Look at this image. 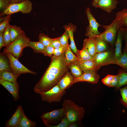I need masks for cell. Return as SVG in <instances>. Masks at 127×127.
Instances as JSON below:
<instances>
[{
  "mask_svg": "<svg viewBox=\"0 0 127 127\" xmlns=\"http://www.w3.org/2000/svg\"><path fill=\"white\" fill-rule=\"evenodd\" d=\"M51 58L49 65L34 88V92L39 94L49 90L57 85L68 71L64 53L59 56L53 55Z\"/></svg>",
  "mask_w": 127,
  "mask_h": 127,
  "instance_id": "1",
  "label": "cell"
},
{
  "mask_svg": "<svg viewBox=\"0 0 127 127\" xmlns=\"http://www.w3.org/2000/svg\"><path fill=\"white\" fill-rule=\"evenodd\" d=\"M62 107L65 110V116L71 123L80 122L84 117V108L69 99L64 100Z\"/></svg>",
  "mask_w": 127,
  "mask_h": 127,
  "instance_id": "2",
  "label": "cell"
},
{
  "mask_svg": "<svg viewBox=\"0 0 127 127\" xmlns=\"http://www.w3.org/2000/svg\"><path fill=\"white\" fill-rule=\"evenodd\" d=\"M30 41L24 32L15 40L6 47L3 50V53H11L18 59L21 56L23 49L28 47Z\"/></svg>",
  "mask_w": 127,
  "mask_h": 127,
  "instance_id": "3",
  "label": "cell"
},
{
  "mask_svg": "<svg viewBox=\"0 0 127 127\" xmlns=\"http://www.w3.org/2000/svg\"><path fill=\"white\" fill-rule=\"evenodd\" d=\"M121 26L119 21L115 19L110 24L103 26L104 31L98 36L108 43L113 47L115 45L118 31Z\"/></svg>",
  "mask_w": 127,
  "mask_h": 127,
  "instance_id": "4",
  "label": "cell"
},
{
  "mask_svg": "<svg viewBox=\"0 0 127 127\" xmlns=\"http://www.w3.org/2000/svg\"><path fill=\"white\" fill-rule=\"evenodd\" d=\"M92 60L98 70L102 66L114 64L116 60L115 50L112 47L107 51L96 53L93 57Z\"/></svg>",
  "mask_w": 127,
  "mask_h": 127,
  "instance_id": "5",
  "label": "cell"
},
{
  "mask_svg": "<svg viewBox=\"0 0 127 127\" xmlns=\"http://www.w3.org/2000/svg\"><path fill=\"white\" fill-rule=\"evenodd\" d=\"M32 2L29 0H25L20 3L12 4L0 13V16L11 15L19 12L23 14L29 13L32 10Z\"/></svg>",
  "mask_w": 127,
  "mask_h": 127,
  "instance_id": "6",
  "label": "cell"
},
{
  "mask_svg": "<svg viewBox=\"0 0 127 127\" xmlns=\"http://www.w3.org/2000/svg\"><path fill=\"white\" fill-rule=\"evenodd\" d=\"M66 92L65 90H61L57 84L49 90L39 94L43 101L48 103L59 102L60 101Z\"/></svg>",
  "mask_w": 127,
  "mask_h": 127,
  "instance_id": "7",
  "label": "cell"
},
{
  "mask_svg": "<svg viewBox=\"0 0 127 127\" xmlns=\"http://www.w3.org/2000/svg\"><path fill=\"white\" fill-rule=\"evenodd\" d=\"M86 13L89 25L86 28L85 35L88 38L94 37L101 33L99 31L98 28L99 26H103L97 22L89 8L86 9Z\"/></svg>",
  "mask_w": 127,
  "mask_h": 127,
  "instance_id": "8",
  "label": "cell"
},
{
  "mask_svg": "<svg viewBox=\"0 0 127 127\" xmlns=\"http://www.w3.org/2000/svg\"><path fill=\"white\" fill-rule=\"evenodd\" d=\"M8 58L12 71L16 74L20 75L22 74L29 73L35 75L36 72L31 71L23 65L12 54H6Z\"/></svg>",
  "mask_w": 127,
  "mask_h": 127,
  "instance_id": "9",
  "label": "cell"
},
{
  "mask_svg": "<svg viewBox=\"0 0 127 127\" xmlns=\"http://www.w3.org/2000/svg\"><path fill=\"white\" fill-rule=\"evenodd\" d=\"M65 110L62 107L60 109L44 113L41 116L42 121L48 127L50 123L61 120L65 116Z\"/></svg>",
  "mask_w": 127,
  "mask_h": 127,
  "instance_id": "10",
  "label": "cell"
},
{
  "mask_svg": "<svg viewBox=\"0 0 127 127\" xmlns=\"http://www.w3.org/2000/svg\"><path fill=\"white\" fill-rule=\"evenodd\" d=\"M97 72V71L94 69H91L86 71L79 77L75 78L74 84L81 82H86L93 84L97 83L100 79V76Z\"/></svg>",
  "mask_w": 127,
  "mask_h": 127,
  "instance_id": "11",
  "label": "cell"
},
{
  "mask_svg": "<svg viewBox=\"0 0 127 127\" xmlns=\"http://www.w3.org/2000/svg\"><path fill=\"white\" fill-rule=\"evenodd\" d=\"M118 3L117 0H97L95 2H92V4L96 8H100L110 13L116 8Z\"/></svg>",
  "mask_w": 127,
  "mask_h": 127,
  "instance_id": "12",
  "label": "cell"
},
{
  "mask_svg": "<svg viewBox=\"0 0 127 127\" xmlns=\"http://www.w3.org/2000/svg\"><path fill=\"white\" fill-rule=\"evenodd\" d=\"M0 83L11 94L14 100L18 99L19 86L17 82H10L0 79Z\"/></svg>",
  "mask_w": 127,
  "mask_h": 127,
  "instance_id": "13",
  "label": "cell"
},
{
  "mask_svg": "<svg viewBox=\"0 0 127 127\" xmlns=\"http://www.w3.org/2000/svg\"><path fill=\"white\" fill-rule=\"evenodd\" d=\"M24 113L22 106H19L11 118L6 122L7 127H17Z\"/></svg>",
  "mask_w": 127,
  "mask_h": 127,
  "instance_id": "14",
  "label": "cell"
},
{
  "mask_svg": "<svg viewBox=\"0 0 127 127\" xmlns=\"http://www.w3.org/2000/svg\"><path fill=\"white\" fill-rule=\"evenodd\" d=\"M74 79L71 72L68 71L59 81L57 85L61 90H65L73 85Z\"/></svg>",
  "mask_w": 127,
  "mask_h": 127,
  "instance_id": "15",
  "label": "cell"
},
{
  "mask_svg": "<svg viewBox=\"0 0 127 127\" xmlns=\"http://www.w3.org/2000/svg\"><path fill=\"white\" fill-rule=\"evenodd\" d=\"M123 40V31L121 26L118 31L116 39L115 44V57L116 60L119 59L122 55V42Z\"/></svg>",
  "mask_w": 127,
  "mask_h": 127,
  "instance_id": "16",
  "label": "cell"
},
{
  "mask_svg": "<svg viewBox=\"0 0 127 127\" xmlns=\"http://www.w3.org/2000/svg\"><path fill=\"white\" fill-rule=\"evenodd\" d=\"M94 37L96 45V53L107 51L112 47L109 43L98 36Z\"/></svg>",
  "mask_w": 127,
  "mask_h": 127,
  "instance_id": "17",
  "label": "cell"
},
{
  "mask_svg": "<svg viewBox=\"0 0 127 127\" xmlns=\"http://www.w3.org/2000/svg\"><path fill=\"white\" fill-rule=\"evenodd\" d=\"M65 30H67L68 32L69 39L70 41V48L73 52L76 54L78 50L76 47L74 41L73 34L76 29V27L72 24H69L68 25H65L63 26Z\"/></svg>",
  "mask_w": 127,
  "mask_h": 127,
  "instance_id": "18",
  "label": "cell"
},
{
  "mask_svg": "<svg viewBox=\"0 0 127 127\" xmlns=\"http://www.w3.org/2000/svg\"><path fill=\"white\" fill-rule=\"evenodd\" d=\"M83 48L86 49L92 57L96 53V47L94 37L88 38L83 41Z\"/></svg>",
  "mask_w": 127,
  "mask_h": 127,
  "instance_id": "19",
  "label": "cell"
},
{
  "mask_svg": "<svg viewBox=\"0 0 127 127\" xmlns=\"http://www.w3.org/2000/svg\"><path fill=\"white\" fill-rule=\"evenodd\" d=\"M67 66L70 70L71 72L75 78L80 76L83 72L80 67L77 61L67 64Z\"/></svg>",
  "mask_w": 127,
  "mask_h": 127,
  "instance_id": "20",
  "label": "cell"
},
{
  "mask_svg": "<svg viewBox=\"0 0 127 127\" xmlns=\"http://www.w3.org/2000/svg\"><path fill=\"white\" fill-rule=\"evenodd\" d=\"M19 76L12 71H6L0 72V79L9 81L17 82V79Z\"/></svg>",
  "mask_w": 127,
  "mask_h": 127,
  "instance_id": "21",
  "label": "cell"
},
{
  "mask_svg": "<svg viewBox=\"0 0 127 127\" xmlns=\"http://www.w3.org/2000/svg\"><path fill=\"white\" fill-rule=\"evenodd\" d=\"M78 62L83 73L91 69L95 70L97 71L99 70L92 60L80 62L78 61Z\"/></svg>",
  "mask_w": 127,
  "mask_h": 127,
  "instance_id": "22",
  "label": "cell"
},
{
  "mask_svg": "<svg viewBox=\"0 0 127 127\" xmlns=\"http://www.w3.org/2000/svg\"><path fill=\"white\" fill-rule=\"evenodd\" d=\"M115 19L119 21L121 26L127 27V9L125 8L117 12Z\"/></svg>",
  "mask_w": 127,
  "mask_h": 127,
  "instance_id": "23",
  "label": "cell"
},
{
  "mask_svg": "<svg viewBox=\"0 0 127 127\" xmlns=\"http://www.w3.org/2000/svg\"><path fill=\"white\" fill-rule=\"evenodd\" d=\"M114 64L119 65L127 71V47L126 45L122 55L119 59L115 60Z\"/></svg>",
  "mask_w": 127,
  "mask_h": 127,
  "instance_id": "24",
  "label": "cell"
},
{
  "mask_svg": "<svg viewBox=\"0 0 127 127\" xmlns=\"http://www.w3.org/2000/svg\"><path fill=\"white\" fill-rule=\"evenodd\" d=\"M75 54L78 58L77 61L79 62L92 60L93 57L86 49L83 48L81 50H78Z\"/></svg>",
  "mask_w": 127,
  "mask_h": 127,
  "instance_id": "25",
  "label": "cell"
},
{
  "mask_svg": "<svg viewBox=\"0 0 127 127\" xmlns=\"http://www.w3.org/2000/svg\"><path fill=\"white\" fill-rule=\"evenodd\" d=\"M64 57L67 64L77 61L78 58L75 54L72 52L70 44L64 52Z\"/></svg>",
  "mask_w": 127,
  "mask_h": 127,
  "instance_id": "26",
  "label": "cell"
},
{
  "mask_svg": "<svg viewBox=\"0 0 127 127\" xmlns=\"http://www.w3.org/2000/svg\"><path fill=\"white\" fill-rule=\"evenodd\" d=\"M29 47L31 48L35 52L43 54L46 47L39 41L34 42L30 41Z\"/></svg>",
  "mask_w": 127,
  "mask_h": 127,
  "instance_id": "27",
  "label": "cell"
},
{
  "mask_svg": "<svg viewBox=\"0 0 127 127\" xmlns=\"http://www.w3.org/2000/svg\"><path fill=\"white\" fill-rule=\"evenodd\" d=\"M36 125L35 121L29 119L24 113L17 127H34Z\"/></svg>",
  "mask_w": 127,
  "mask_h": 127,
  "instance_id": "28",
  "label": "cell"
},
{
  "mask_svg": "<svg viewBox=\"0 0 127 127\" xmlns=\"http://www.w3.org/2000/svg\"><path fill=\"white\" fill-rule=\"evenodd\" d=\"M24 32L20 27L16 25H11L10 32L11 42L15 40Z\"/></svg>",
  "mask_w": 127,
  "mask_h": 127,
  "instance_id": "29",
  "label": "cell"
},
{
  "mask_svg": "<svg viewBox=\"0 0 127 127\" xmlns=\"http://www.w3.org/2000/svg\"><path fill=\"white\" fill-rule=\"evenodd\" d=\"M6 71H12L9 62L3 54H0V72Z\"/></svg>",
  "mask_w": 127,
  "mask_h": 127,
  "instance_id": "30",
  "label": "cell"
},
{
  "mask_svg": "<svg viewBox=\"0 0 127 127\" xmlns=\"http://www.w3.org/2000/svg\"><path fill=\"white\" fill-rule=\"evenodd\" d=\"M118 74L119 76L118 83L117 87V88L127 84V72L121 71Z\"/></svg>",
  "mask_w": 127,
  "mask_h": 127,
  "instance_id": "31",
  "label": "cell"
},
{
  "mask_svg": "<svg viewBox=\"0 0 127 127\" xmlns=\"http://www.w3.org/2000/svg\"><path fill=\"white\" fill-rule=\"evenodd\" d=\"M10 26L11 25L9 24L3 32V36L6 47L12 42L10 32Z\"/></svg>",
  "mask_w": 127,
  "mask_h": 127,
  "instance_id": "32",
  "label": "cell"
},
{
  "mask_svg": "<svg viewBox=\"0 0 127 127\" xmlns=\"http://www.w3.org/2000/svg\"><path fill=\"white\" fill-rule=\"evenodd\" d=\"M39 41L42 43L45 47L50 45L52 39L49 38L44 33L40 34L38 36Z\"/></svg>",
  "mask_w": 127,
  "mask_h": 127,
  "instance_id": "33",
  "label": "cell"
},
{
  "mask_svg": "<svg viewBox=\"0 0 127 127\" xmlns=\"http://www.w3.org/2000/svg\"><path fill=\"white\" fill-rule=\"evenodd\" d=\"M120 91L122 96L120 102L124 106L127 107V86L120 88Z\"/></svg>",
  "mask_w": 127,
  "mask_h": 127,
  "instance_id": "34",
  "label": "cell"
},
{
  "mask_svg": "<svg viewBox=\"0 0 127 127\" xmlns=\"http://www.w3.org/2000/svg\"><path fill=\"white\" fill-rule=\"evenodd\" d=\"M60 37V40L61 45L67 47L70 45L68 43L69 36L67 31L65 30L64 33Z\"/></svg>",
  "mask_w": 127,
  "mask_h": 127,
  "instance_id": "35",
  "label": "cell"
},
{
  "mask_svg": "<svg viewBox=\"0 0 127 127\" xmlns=\"http://www.w3.org/2000/svg\"><path fill=\"white\" fill-rule=\"evenodd\" d=\"M11 15H7L6 18L0 22V33H3L11 20Z\"/></svg>",
  "mask_w": 127,
  "mask_h": 127,
  "instance_id": "36",
  "label": "cell"
},
{
  "mask_svg": "<svg viewBox=\"0 0 127 127\" xmlns=\"http://www.w3.org/2000/svg\"><path fill=\"white\" fill-rule=\"evenodd\" d=\"M71 123L65 116L61 119V122L59 124L54 126H50L49 127H69Z\"/></svg>",
  "mask_w": 127,
  "mask_h": 127,
  "instance_id": "37",
  "label": "cell"
},
{
  "mask_svg": "<svg viewBox=\"0 0 127 127\" xmlns=\"http://www.w3.org/2000/svg\"><path fill=\"white\" fill-rule=\"evenodd\" d=\"M67 47L61 45L60 46L55 48L53 55L56 56H61L64 53Z\"/></svg>",
  "mask_w": 127,
  "mask_h": 127,
  "instance_id": "38",
  "label": "cell"
},
{
  "mask_svg": "<svg viewBox=\"0 0 127 127\" xmlns=\"http://www.w3.org/2000/svg\"><path fill=\"white\" fill-rule=\"evenodd\" d=\"M114 75H108L102 79V82L105 85L109 87Z\"/></svg>",
  "mask_w": 127,
  "mask_h": 127,
  "instance_id": "39",
  "label": "cell"
},
{
  "mask_svg": "<svg viewBox=\"0 0 127 127\" xmlns=\"http://www.w3.org/2000/svg\"><path fill=\"white\" fill-rule=\"evenodd\" d=\"M55 48L50 45L46 47L43 54L44 56L51 57L53 55Z\"/></svg>",
  "mask_w": 127,
  "mask_h": 127,
  "instance_id": "40",
  "label": "cell"
},
{
  "mask_svg": "<svg viewBox=\"0 0 127 127\" xmlns=\"http://www.w3.org/2000/svg\"><path fill=\"white\" fill-rule=\"evenodd\" d=\"M12 4L9 0H0V10L2 12L6 9Z\"/></svg>",
  "mask_w": 127,
  "mask_h": 127,
  "instance_id": "41",
  "label": "cell"
},
{
  "mask_svg": "<svg viewBox=\"0 0 127 127\" xmlns=\"http://www.w3.org/2000/svg\"><path fill=\"white\" fill-rule=\"evenodd\" d=\"M60 37L53 39L52 40L50 45L55 48L61 45L60 39Z\"/></svg>",
  "mask_w": 127,
  "mask_h": 127,
  "instance_id": "42",
  "label": "cell"
},
{
  "mask_svg": "<svg viewBox=\"0 0 127 127\" xmlns=\"http://www.w3.org/2000/svg\"><path fill=\"white\" fill-rule=\"evenodd\" d=\"M119 76V74L117 75H114L109 87L117 88L118 83Z\"/></svg>",
  "mask_w": 127,
  "mask_h": 127,
  "instance_id": "43",
  "label": "cell"
},
{
  "mask_svg": "<svg viewBox=\"0 0 127 127\" xmlns=\"http://www.w3.org/2000/svg\"><path fill=\"white\" fill-rule=\"evenodd\" d=\"M123 35V40L125 42V45L127 47V29L124 27L121 26Z\"/></svg>",
  "mask_w": 127,
  "mask_h": 127,
  "instance_id": "44",
  "label": "cell"
},
{
  "mask_svg": "<svg viewBox=\"0 0 127 127\" xmlns=\"http://www.w3.org/2000/svg\"><path fill=\"white\" fill-rule=\"evenodd\" d=\"M4 46H6L3 36V33H0V49Z\"/></svg>",
  "mask_w": 127,
  "mask_h": 127,
  "instance_id": "45",
  "label": "cell"
},
{
  "mask_svg": "<svg viewBox=\"0 0 127 127\" xmlns=\"http://www.w3.org/2000/svg\"><path fill=\"white\" fill-rule=\"evenodd\" d=\"M12 4L18 3L22 2L25 0H9Z\"/></svg>",
  "mask_w": 127,
  "mask_h": 127,
  "instance_id": "46",
  "label": "cell"
},
{
  "mask_svg": "<svg viewBox=\"0 0 127 127\" xmlns=\"http://www.w3.org/2000/svg\"><path fill=\"white\" fill-rule=\"evenodd\" d=\"M77 126V123H71L69 127H76Z\"/></svg>",
  "mask_w": 127,
  "mask_h": 127,
  "instance_id": "47",
  "label": "cell"
},
{
  "mask_svg": "<svg viewBox=\"0 0 127 127\" xmlns=\"http://www.w3.org/2000/svg\"><path fill=\"white\" fill-rule=\"evenodd\" d=\"M97 0H94L92 2H95Z\"/></svg>",
  "mask_w": 127,
  "mask_h": 127,
  "instance_id": "48",
  "label": "cell"
},
{
  "mask_svg": "<svg viewBox=\"0 0 127 127\" xmlns=\"http://www.w3.org/2000/svg\"><path fill=\"white\" fill-rule=\"evenodd\" d=\"M127 29V27H126V28Z\"/></svg>",
  "mask_w": 127,
  "mask_h": 127,
  "instance_id": "49",
  "label": "cell"
}]
</instances>
